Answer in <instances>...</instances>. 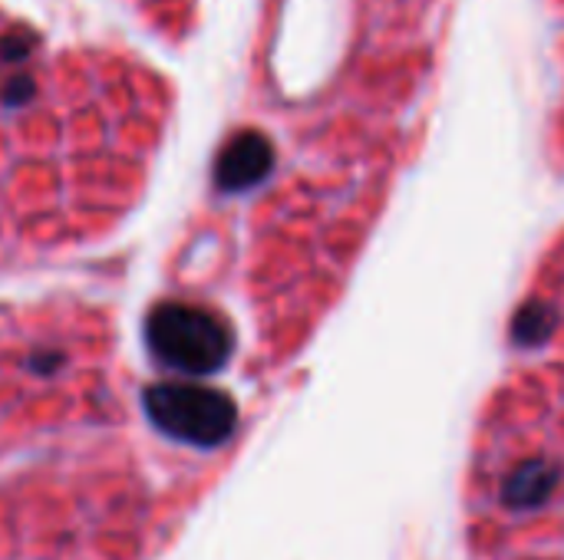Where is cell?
<instances>
[{"instance_id":"1","label":"cell","mask_w":564,"mask_h":560,"mask_svg":"<svg viewBox=\"0 0 564 560\" xmlns=\"http://www.w3.org/2000/svg\"><path fill=\"white\" fill-rule=\"evenodd\" d=\"M145 343L165 370L182 376H212L235 350L231 330L221 317L182 300H165L149 310Z\"/></svg>"},{"instance_id":"2","label":"cell","mask_w":564,"mask_h":560,"mask_svg":"<svg viewBox=\"0 0 564 560\" xmlns=\"http://www.w3.org/2000/svg\"><path fill=\"white\" fill-rule=\"evenodd\" d=\"M142 409L162 436L195 449L221 446L238 422L235 403L198 383H155L142 393Z\"/></svg>"},{"instance_id":"3","label":"cell","mask_w":564,"mask_h":560,"mask_svg":"<svg viewBox=\"0 0 564 560\" xmlns=\"http://www.w3.org/2000/svg\"><path fill=\"white\" fill-rule=\"evenodd\" d=\"M274 172V145L261 132H241L228 139L215 165V185L221 191H245L261 185Z\"/></svg>"},{"instance_id":"4","label":"cell","mask_w":564,"mask_h":560,"mask_svg":"<svg viewBox=\"0 0 564 560\" xmlns=\"http://www.w3.org/2000/svg\"><path fill=\"white\" fill-rule=\"evenodd\" d=\"M555 7H558V13H562V30H564V0H558ZM562 50H564V36H562ZM562 63H564V56H562ZM558 132H562L558 139H562V149H564V99H562V116H558Z\"/></svg>"}]
</instances>
